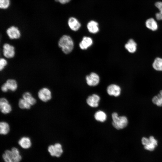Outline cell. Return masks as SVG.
<instances>
[{
    "label": "cell",
    "instance_id": "cell-1",
    "mask_svg": "<svg viewBox=\"0 0 162 162\" xmlns=\"http://www.w3.org/2000/svg\"><path fill=\"white\" fill-rule=\"evenodd\" d=\"M58 45L62 52L66 54L70 53L74 47V43L71 37L67 35H64L59 39Z\"/></svg>",
    "mask_w": 162,
    "mask_h": 162
},
{
    "label": "cell",
    "instance_id": "cell-13",
    "mask_svg": "<svg viewBox=\"0 0 162 162\" xmlns=\"http://www.w3.org/2000/svg\"><path fill=\"white\" fill-rule=\"evenodd\" d=\"M4 84L6 86L8 91L14 92L17 90L18 87L17 81L13 79H7Z\"/></svg>",
    "mask_w": 162,
    "mask_h": 162
},
{
    "label": "cell",
    "instance_id": "cell-15",
    "mask_svg": "<svg viewBox=\"0 0 162 162\" xmlns=\"http://www.w3.org/2000/svg\"><path fill=\"white\" fill-rule=\"evenodd\" d=\"M93 44L92 39L88 37L85 36L82 38L79 44L80 48L82 50H86L91 46Z\"/></svg>",
    "mask_w": 162,
    "mask_h": 162
},
{
    "label": "cell",
    "instance_id": "cell-6",
    "mask_svg": "<svg viewBox=\"0 0 162 162\" xmlns=\"http://www.w3.org/2000/svg\"><path fill=\"white\" fill-rule=\"evenodd\" d=\"M38 96L42 101L46 102L50 100L52 98V94L50 90L48 88L44 87L38 91Z\"/></svg>",
    "mask_w": 162,
    "mask_h": 162
},
{
    "label": "cell",
    "instance_id": "cell-4",
    "mask_svg": "<svg viewBox=\"0 0 162 162\" xmlns=\"http://www.w3.org/2000/svg\"><path fill=\"white\" fill-rule=\"evenodd\" d=\"M2 52L4 57L8 59L14 58L16 54L14 46L8 43H5L3 44Z\"/></svg>",
    "mask_w": 162,
    "mask_h": 162
},
{
    "label": "cell",
    "instance_id": "cell-29",
    "mask_svg": "<svg viewBox=\"0 0 162 162\" xmlns=\"http://www.w3.org/2000/svg\"><path fill=\"white\" fill-rule=\"evenodd\" d=\"M10 0H0V8L2 9H6L9 6Z\"/></svg>",
    "mask_w": 162,
    "mask_h": 162
},
{
    "label": "cell",
    "instance_id": "cell-9",
    "mask_svg": "<svg viewBox=\"0 0 162 162\" xmlns=\"http://www.w3.org/2000/svg\"><path fill=\"white\" fill-rule=\"evenodd\" d=\"M86 82L90 86H95L98 85L100 81L99 76L96 73L92 72L86 77Z\"/></svg>",
    "mask_w": 162,
    "mask_h": 162
},
{
    "label": "cell",
    "instance_id": "cell-12",
    "mask_svg": "<svg viewBox=\"0 0 162 162\" xmlns=\"http://www.w3.org/2000/svg\"><path fill=\"white\" fill-rule=\"evenodd\" d=\"M19 145L22 148L27 149L29 148L32 146L31 139L28 136H23L18 141Z\"/></svg>",
    "mask_w": 162,
    "mask_h": 162
},
{
    "label": "cell",
    "instance_id": "cell-22",
    "mask_svg": "<svg viewBox=\"0 0 162 162\" xmlns=\"http://www.w3.org/2000/svg\"><path fill=\"white\" fill-rule=\"evenodd\" d=\"M94 117L97 121L104 122L106 120L107 117L106 114L104 112L99 110L95 113Z\"/></svg>",
    "mask_w": 162,
    "mask_h": 162
},
{
    "label": "cell",
    "instance_id": "cell-17",
    "mask_svg": "<svg viewBox=\"0 0 162 162\" xmlns=\"http://www.w3.org/2000/svg\"><path fill=\"white\" fill-rule=\"evenodd\" d=\"M145 25L147 28L153 31L157 30L158 28L157 22L153 18L147 19Z\"/></svg>",
    "mask_w": 162,
    "mask_h": 162
},
{
    "label": "cell",
    "instance_id": "cell-16",
    "mask_svg": "<svg viewBox=\"0 0 162 162\" xmlns=\"http://www.w3.org/2000/svg\"><path fill=\"white\" fill-rule=\"evenodd\" d=\"M68 24L70 28L74 31L78 30L81 26V24L77 20L73 17L69 19Z\"/></svg>",
    "mask_w": 162,
    "mask_h": 162
},
{
    "label": "cell",
    "instance_id": "cell-2",
    "mask_svg": "<svg viewBox=\"0 0 162 162\" xmlns=\"http://www.w3.org/2000/svg\"><path fill=\"white\" fill-rule=\"evenodd\" d=\"M112 125L116 129H122L127 126L128 121L126 116H119L116 112H114L112 113Z\"/></svg>",
    "mask_w": 162,
    "mask_h": 162
},
{
    "label": "cell",
    "instance_id": "cell-19",
    "mask_svg": "<svg viewBox=\"0 0 162 162\" xmlns=\"http://www.w3.org/2000/svg\"><path fill=\"white\" fill-rule=\"evenodd\" d=\"M87 27L88 31L93 34L97 33L99 30L98 23L94 21H91L88 22Z\"/></svg>",
    "mask_w": 162,
    "mask_h": 162
},
{
    "label": "cell",
    "instance_id": "cell-28",
    "mask_svg": "<svg viewBox=\"0 0 162 162\" xmlns=\"http://www.w3.org/2000/svg\"><path fill=\"white\" fill-rule=\"evenodd\" d=\"M152 102L153 104L158 106H162V101L158 95L153 97Z\"/></svg>",
    "mask_w": 162,
    "mask_h": 162
},
{
    "label": "cell",
    "instance_id": "cell-26",
    "mask_svg": "<svg viewBox=\"0 0 162 162\" xmlns=\"http://www.w3.org/2000/svg\"><path fill=\"white\" fill-rule=\"evenodd\" d=\"M155 5L159 10V12L156 14V18L158 20H162V2H157Z\"/></svg>",
    "mask_w": 162,
    "mask_h": 162
},
{
    "label": "cell",
    "instance_id": "cell-8",
    "mask_svg": "<svg viewBox=\"0 0 162 162\" xmlns=\"http://www.w3.org/2000/svg\"><path fill=\"white\" fill-rule=\"evenodd\" d=\"M0 109L1 112L4 114L10 113L11 111L12 107L7 99L4 98L0 100Z\"/></svg>",
    "mask_w": 162,
    "mask_h": 162
},
{
    "label": "cell",
    "instance_id": "cell-3",
    "mask_svg": "<svg viewBox=\"0 0 162 162\" xmlns=\"http://www.w3.org/2000/svg\"><path fill=\"white\" fill-rule=\"evenodd\" d=\"M141 141L144 148L151 151H153L158 145V141L153 136H150L148 138L143 137Z\"/></svg>",
    "mask_w": 162,
    "mask_h": 162
},
{
    "label": "cell",
    "instance_id": "cell-7",
    "mask_svg": "<svg viewBox=\"0 0 162 162\" xmlns=\"http://www.w3.org/2000/svg\"><path fill=\"white\" fill-rule=\"evenodd\" d=\"M6 33L9 38L11 40H17L21 37V33L19 28L14 26H11L6 30Z\"/></svg>",
    "mask_w": 162,
    "mask_h": 162
},
{
    "label": "cell",
    "instance_id": "cell-27",
    "mask_svg": "<svg viewBox=\"0 0 162 162\" xmlns=\"http://www.w3.org/2000/svg\"><path fill=\"white\" fill-rule=\"evenodd\" d=\"M8 64V62L4 58H1L0 59V71H3Z\"/></svg>",
    "mask_w": 162,
    "mask_h": 162
},
{
    "label": "cell",
    "instance_id": "cell-5",
    "mask_svg": "<svg viewBox=\"0 0 162 162\" xmlns=\"http://www.w3.org/2000/svg\"><path fill=\"white\" fill-rule=\"evenodd\" d=\"M48 151L51 156L57 158L60 157L63 152L62 145L58 143L50 145Z\"/></svg>",
    "mask_w": 162,
    "mask_h": 162
},
{
    "label": "cell",
    "instance_id": "cell-18",
    "mask_svg": "<svg viewBox=\"0 0 162 162\" xmlns=\"http://www.w3.org/2000/svg\"><path fill=\"white\" fill-rule=\"evenodd\" d=\"M13 162H20L22 159L19 149L15 147H13L11 150Z\"/></svg>",
    "mask_w": 162,
    "mask_h": 162
},
{
    "label": "cell",
    "instance_id": "cell-31",
    "mask_svg": "<svg viewBox=\"0 0 162 162\" xmlns=\"http://www.w3.org/2000/svg\"><path fill=\"white\" fill-rule=\"evenodd\" d=\"M158 95L160 99L162 101V90H161L160 91V93L159 94H158Z\"/></svg>",
    "mask_w": 162,
    "mask_h": 162
},
{
    "label": "cell",
    "instance_id": "cell-21",
    "mask_svg": "<svg viewBox=\"0 0 162 162\" xmlns=\"http://www.w3.org/2000/svg\"><path fill=\"white\" fill-rule=\"evenodd\" d=\"M10 127L8 123L4 121L1 122L0 123V133L1 134L6 135L10 131Z\"/></svg>",
    "mask_w": 162,
    "mask_h": 162
},
{
    "label": "cell",
    "instance_id": "cell-20",
    "mask_svg": "<svg viewBox=\"0 0 162 162\" xmlns=\"http://www.w3.org/2000/svg\"><path fill=\"white\" fill-rule=\"evenodd\" d=\"M22 98L26 101L31 106L34 105L36 102V99L29 92H26L22 95Z\"/></svg>",
    "mask_w": 162,
    "mask_h": 162
},
{
    "label": "cell",
    "instance_id": "cell-25",
    "mask_svg": "<svg viewBox=\"0 0 162 162\" xmlns=\"http://www.w3.org/2000/svg\"><path fill=\"white\" fill-rule=\"evenodd\" d=\"M2 157L4 162H13L11 150H5Z\"/></svg>",
    "mask_w": 162,
    "mask_h": 162
},
{
    "label": "cell",
    "instance_id": "cell-24",
    "mask_svg": "<svg viewBox=\"0 0 162 162\" xmlns=\"http://www.w3.org/2000/svg\"><path fill=\"white\" fill-rule=\"evenodd\" d=\"M18 106L22 109H29L31 105L23 98L19 99L18 102Z\"/></svg>",
    "mask_w": 162,
    "mask_h": 162
},
{
    "label": "cell",
    "instance_id": "cell-11",
    "mask_svg": "<svg viewBox=\"0 0 162 162\" xmlns=\"http://www.w3.org/2000/svg\"><path fill=\"white\" fill-rule=\"evenodd\" d=\"M100 98L98 95L93 94L88 97L86 100L88 105L92 107H96L98 106Z\"/></svg>",
    "mask_w": 162,
    "mask_h": 162
},
{
    "label": "cell",
    "instance_id": "cell-14",
    "mask_svg": "<svg viewBox=\"0 0 162 162\" xmlns=\"http://www.w3.org/2000/svg\"><path fill=\"white\" fill-rule=\"evenodd\" d=\"M137 45L136 43L133 39H129L125 45V48L130 53H134L137 49Z\"/></svg>",
    "mask_w": 162,
    "mask_h": 162
},
{
    "label": "cell",
    "instance_id": "cell-23",
    "mask_svg": "<svg viewBox=\"0 0 162 162\" xmlns=\"http://www.w3.org/2000/svg\"><path fill=\"white\" fill-rule=\"evenodd\" d=\"M152 66L155 70L158 71H162V58L160 57L156 58Z\"/></svg>",
    "mask_w": 162,
    "mask_h": 162
},
{
    "label": "cell",
    "instance_id": "cell-10",
    "mask_svg": "<svg viewBox=\"0 0 162 162\" xmlns=\"http://www.w3.org/2000/svg\"><path fill=\"white\" fill-rule=\"evenodd\" d=\"M107 92L110 95L118 97L121 94V88L118 86L116 84H112L107 87Z\"/></svg>",
    "mask_w": 162,
    "mask_h": 162
},
{
    "label": "cell",
    "instance_id": "cell-30",
    "mask_svg": "<svg viewBox=\"0 0 162 162\" xmlns=\"http://www.w3.org/2000/svg\"><path fill=\"white\" fill-rule=\"evenodd\" d=\"M71 0H55L56 2H59L62 4H64L68 2Z\"/></svg>",
    "mask_w": 162,
    "mask_h": 162
}]
</instances>
